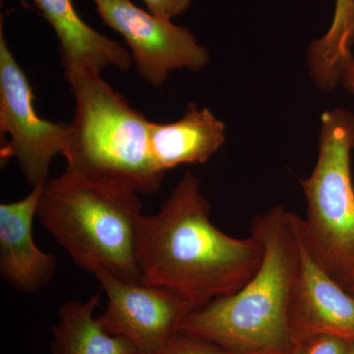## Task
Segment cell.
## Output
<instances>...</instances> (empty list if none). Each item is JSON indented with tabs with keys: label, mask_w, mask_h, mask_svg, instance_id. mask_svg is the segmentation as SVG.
Returning a JSON list of instances; mask_svg holds the SVG:
<instances>
[{
	"label": "cell",
	"mask_w": 354,
	"mask_h": 354,
	"mask_svg": "<svg viewBox=\"0 0 354 354\" xmlns=\"http://www.w3.org/2000/svg\"><path fill=\"white\" fill-rule=\"evenodd\" d=\"M34 2L57 35L64 74L82 70L102 74L111 67L125 72L134 64L131 53L90 27L77 13L71 0Z\"/></svg>",
	"instance_id": "obj_11"
},
{
	"label": "cell",
	"mask_w": 354,
	"mask_h": 354,
	"mask_svg": "<svg viewBox=\"0 0 354 354\" xmlns=\"http://www.w3.org/2000/svg\"><path fill=\"white\" fill-rule=\"evenodd\" d=\"M29 78L7 44L0 22V160H17L30 187L48 180L50 165L64 153L69 123L53 122L37 113Z\"/></svg>",
	"instance_id": "obj_6"
},
{
	"label": "cell",
	"mask_w": 354,
	"mask_h": 354,
	"mask_svg": "<svg viewBox=\"0 0 354 354\" xmlns=\"http://www.w3.org/2000/svg\"><path fill=\"white\" fill-rule=\"evenodd\" d=\"M354 0H335L334 18L322 38L310 46L312 78L319 88L330 92L342 84L353 55Z\"/></svg>",
	"instance_id": "obj_14"
},
{
	"label": "cell",
	"mask_w": 354,
	"mask_h": 354,
	"mask_svg": "<svg viewBox=\"0 0 354 354\" xmlns=\"http://www.w3.org/2000/svg\"><path fill=\"white\" fill-rule=\"evenodd\" d=\"M353 151H354V145H353Z\"/></svg>",
	"instance_id": "obj_21"
},
{
	"label": "cell",
	"mask_w": 354,
	"mask_h": 354,
	"mask_svg": "<svg viewBox=\"0 0 354 354\" xmlns=\"http://www.w3.org/2000/svg\"><path fill=\"white\" fill-rule=\"evenodd\" d=\"M288 326L293 344L330 335L354 342V297L320 265L305 243L300 221L299 269Z\"/></svg>",
	"instance_id": "obj_9"
},
{
	"label": "cell",
	"mask_w": 354,
	"mask_h": 354,
	"mask_svg": "<svg viewBox=\"0 0 354 354\" xmlns=\"http://www.w3.org/2000/svg\"><path fill=\"white\" fill-rule=\"evenodd\" d=\"M94 276L108 297L106 308L97 321L108 334L129 339L137 354L158 351L196 309L179 293L143 279L122 278L102 270Z\"/></svg>",
	"instance_id": "obj_8"
},
{
	"label": "cell",
	"mask_w": 354,
	"mask_h": 354,
	"mask_svg": "<svg viewBox=\"0 0 354 354\" xmlns=\"http://www.w3.org/2000/svg\"><path fill=\"white\" fill-rule=\"evenodd\" d=\"M151 354H234L215 342L179 330L165 346Z\"/></svg>",
	"instance_id": "obj_15"
},
{
	"label": "cell",
	"mask_w": 354,
	"mask_h": 354,
	"mask_svg": "<svg viewBox=\"0 0 354 354\" xmlns=\"http://www.w3.org/2000/svg\"><path fill=\"white\" fill-rule=\"evenodd\" d=\"M140 194L66 169L44 183L38 220L83 271L142 281L136 260Z\"/></svg>",
	"instance_id": "obj_3"
},
{
	"label": "cell",
	"mask_w": 354,
	"mask_h": 354,
	"mask_svg": "<svg viewBox=\"0 0 354 354\" xmlns=\"http://www.w3.org/2000/svg\"><path fill=\"white\" fill-rule=\"evenodd\" d=\"M351 342L330 335H317L295 342L291 354H348Z\"/></svg>",
	"instance_id": "obj_16"
},
{
	"label": "cell",
	"mask_w": 354,
	"mask_h": 354,
	"mask_svg": "<svg viewBox=\"0 0 354 354\" xmlns=\"http://www.w3.org/2000/svg\"><path fill=\"white\" fill-rule=\"evenodd\" d=\"M44 184L18 201L0 205V276L19 292L32 295L50 283L57 257L35 243L32 223Z\"/></svg>",
	"instance_id": "obj_10"
},
{
	"label": "cell",
	"mask_w": 354,
	"mask_h": 354,
	"mask_svg": "<svg viewBox=\"0 0 354 354\" xmlns=\"http://www.w3.org/2000/svg\"><path fill=\"white\" fill-rule=\"evenodd\" d=\"M93 1L104 24L127 41L137 72L153 87L164 85L174 70L196 72L209 64V50L187 28L157 17L131 0Z\"/></svg>",
	"instance_id": "obj_7"
},
{
	"label": "cell",
	"mask_w": 354,
	"mask_h": 354,
	"mask_svg": "<svg viewBox=\"0 0 354 354\" xmlns=\"http://www.w3.org/2000/svg\"><path fill=\"white\" fill-rule=\"evenodd\" d=\"M263 257L255 234L235 239L214 225L201 181L189 171L157 213L139 220L136 260L142 279L179 293L195 308L237 292Z\"/></svg>",
	"instance_id": "obj_1"
},
{
	"label": "cell",
	"mask_w": 354,
	"mask_h": 354,
	"mask_svg": "<svg viewBox=\"0 0 354 354\" xmlns=\"http://www.w3.org/2000/svg\"><path fill=\"white\" fill-rule=\"evenodd\" d=\"M348 291H349V292H351V295H353V297H354V286H353V288H349Z\"/></svg>",
	"instance_id": "obj_20"
},
{
	"label": "cell",
	"mask_w": 354,
	"mask_h": 354,
	"mask_svg": "<svg viewBox=\"0 0 354 354\" xmlns=\"http://www.w3.org/2000/svg\"><path fill=\"white\" fill-rule=\"evenodd\" d=\"M354 354V342H351V346H349V353Z\"/></svg>",
	"instance_id": "obj_19"
},
{
	"label": "cell",
	"mask_w": 354,
	"mask_h": 354,
	"mask_svg": "<svg viewBox=\"0 0 354 354\" xmlns=\"http://www.w3.org/2000/svg\"><path fill=\"white\" fill-rule=\"evenodd\" d=\"M142 1L148 8V12L157 17L172 20L185 13L193 0H142Z\"/></svg>",
	"instance_id": "obj_17"
},
{
	"label": "cell",
	"mask_w": 354,
	"mask_h": 354,
	"mask_svg": "<svg viewBox=\"0 0 354 354\" xmlns=\"http://www.w3.org/2000/svg\"><path fill=\"white\" fill-rule=\"evenodd\" d=\"M354 114L334 109L321 116L319 153L311 176L300 181L307 201L305 243L346 290L354 286V187L351 153Z\"/></svg>",
	"instance_id": "obj_5"
},
{
	"label": "cell",
	"mask_w": 354,
	"mask_h": 354,
	"mask_svg": "<svg viewBox=\"0 0 354 354\" xmlns=\"http://www.w3.org/2000/svg\"><path fill=\"white\" fill-rule=\"evenodd\" d=\"M301 218L283 206L255 216L264 257L243 288L190 312L180 330L234 354H291L288 313L300 259Z\"/></svg>",
	"instance_id": "obj_2"
},
{
	"label": "cell",
	"mask_w": 354,
	"mask_h": 354,
	"mask_svg": "<svg viewBox=\"0 0 354 354\" xmlns=\"http://www.w3.org/2000/svg\"><path fill=\"white\" fill-rule=\"evenodd\" d=\"M225 143V125L207 108L189 102L180 120L151 122L149 144L158 171L183 165H203Z\"/></svg>",
	"instance_id": "obj_12"
},
{
	"label": "cell",
	"mask_w": 354,
	"mask_h": 354,
	"mask_svg": "<svg viewBox=\"0 0 354 354\" xmlns=\"http://www.w3.org/2000/svg\"><path fill=\"white\" fill-rule=\"evenodd\" d=\"M342 84L349 94L354 95V55L344 73Z\"/></svg>",
	"instance_id": "obj_18"
},
{
	"label": "cell",
	"mask_w": 354,
	"mask_h": 354,
	"mask_svg": "<svg viewBox=\"0 0 354 354\" xmlns=\"http://www.w3.org/2000/svg\"><path fill=\"white\" fill-rule=\"evenodd\" d=\"M75 101L62 156L70 171L155 194L164 183L151 155V121L111 88L101 74H65Z\"/></svg>",
	"instance_id": "obj_4"
},
{
	"label": "cell",
	"mask_w": 354,
	"mask_h": 354,
	"mask_svg": "<svg viewBox=\"0 0 354 354\" xmlns=\"http://www.w3.org/2000/svg\"><path fill=\"white\" fill-rule=\"evenodd\" d=\"M102 290L86 301L71 300L59 307L51 326L50 354H137L129 339L108 334L95 317Z\"/></svg>",
	"instance_id": "obj_13"
}]
</instances>
